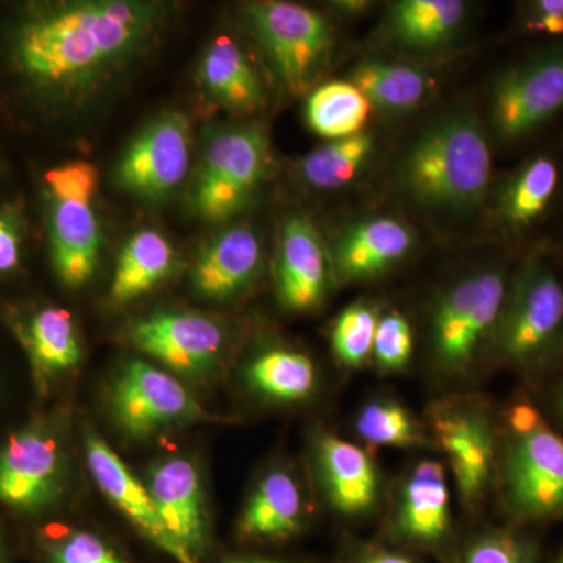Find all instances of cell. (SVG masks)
I'll list each match as a JSON object with an SVG mask.
<instances>
[{"instance_id":"5b68a950","label":"cell","mask_w":563,"mask_h":563,"mask_svg":"<svg viewBox=\"0 0 563 563\" xmlns=\"http://www.w3.org/2000/svg\"><path fill=\"white\" fill-rule=\"evenodd\" d=\"M518 258L484 263L437 292L429 309L428 358L440 383H462L488 366Z\"/></svg>"},{"instance_id":"f35d334b","label":"cell","mask_w":563,"mask_h":563,"mask_svg":"<svg viewBox=\"0 0 563 563\" xmlns=\"http://www.w3.org/2000/svg\"><path fill=\"white\" fill-rule=\"evenodd\" d=\"M525 390L531 395L533 402L555 431L563 435V362L540 383Z\"/></svg>"},{"instance_id":"8fae6325","label":"cell","mask_w":563,"mask_h":563,"mask_svg":"<svg viewBox=\"0 0 563 563\" xmlns=\"http://www.w3.org/2000/svg\"><path fill=\"white\" fill-rule=\"evenodd\" d=\"M109 406L118 428L135 440L206 418L201 404L176 376L143 361L121 369L111 385Z\"/></svg>"},{"instance_id":"9a60e30c","label":"cell","mask_w":563,"mask_h":563,"mask_svg":"<svg viewBox=\"0 0 563 563\" xmlns=\"http://www.w3.org/2000/svg\"><path fill=\"white\" fill-rule=\"evenodd\" d=\"M335 282L331 252L320 232L303 214H292L280 231L276 263V290L290 312H312Z\"/></svg>"},{"instance_id":"d590c367","label":"cell","mask_w":563,"mask_h":563,"mask_svg":"<svg viewBox=\"0 0 563 563\" xmlns=\"http://www.w3.org/2000/svg\"><path fill=\"white\" fill-rule=\"evenodd\" d=\"M517 32L543 41L563 40V0H528L518 7Z\"/></svg>"},{"instance_id":"ffe728a7","label":"cell","mask_w":563,"mask_h":563,"mask_svg":"<svg viewBox=\"0 0 563 563\" xmlns=\"http://www.w3.org/2000/svg\"><path fill=\"white\" fill-rule=\"evenodd\" d=\"M417 244L415 231L393 217H373L344 229L331 251L335 282L379 277L401 263Z\"/></svg>"},{"instance_id":"d4e9b609","label":"cell","mask_w":563,"mask_h":563,"mask_svg":"<svg viewBox=\"0 0 563 563\" xmlns=\"http://www.w3.org/2000/svg\"><path fill=\"white\" fill-rule=\"evenodd\" d=\"M306 517L303 493L290 472L274 468L255 484L239 521L247 540H285L301 531Z\"/></svg>"},{"instance_id":"d6a6232c","label":"cell","mask_w":563,"mask_h":563,"mask_svg":"<svg viewBox=\"0 0 563 563\" xmlns=\"http://www.w3.org/2000/svg\"><path fill=\"white\" fill-rule=\"evenodd\" d=\"M379 318V310L368 301L351 303L336 317L331 346L333 357L343 368L358 369L372 361Z\"/></svg>"},{"instance_id":"7bdbcfd3","label":"cell","mask_w":563,"mask_h":563,"mask_svg":"<svg viewBox=\"0 0 563 563\" xmlns=\"http://www.w3.org/2000/svg\"><path fill=\"white\" fill-rule=\"evenodd\" d=\"M547 247H548V250L551 251V254H553L554 257L558 258V262L561 263L562 268H563V244H562V246H558V247H550L547 244Z\"/></svg>"},{"instance_id":"836d02e7","label":"cell","mask_w":563,"mask_h":563,"mask_svg":"<svg viewBox=\"0 0 563 563\" xmlns=\"http://www.w3.org/2000/svg\"><path fill=\"white\" fill-rule=\"evenodd\" d=\"M463 563H542V550L531 529L504 525L481 532Z\"/></svg>"},{"instance_id":"8d00e7d4","label":"cell","mask_w":563,"mask_h":563,"mask_svg":"<svg viewBox=\"0 0 563 563\" xmlns=\"http://www.w3.org/2000/svg\"><path fill=\"white\" fill-rule=\"evenodd\" d=\"M52 563H128L90 532H70L51 547Z\"/></svg>"},{"instance_id":"ee69618b","label":"cell","mask_w":563,"mask_h":563,"mask_svg":"<svg viewBox=\"0 0 563 563\" xmlns=\"http://www.w3.org/2000/svg\"><path fill=\"white\" fill-rule=\"evenodd\" d=\"M228 563H279V562L263 561V559H251V561H235V562H228Z\"/></svg>"},{"instance_id":"603a6c76","label":"cell","mask_w":563,"mask_h":563,"mask_svg":"<svg viewBox=\"0 0 563 563\" xmlns=\"http://www.w3.org/2000/svg\"><path fill=\"white\" fill-rule=\"evenodd\" d=\"M466 20L461 0H398L387 9L380 36L393 49L437 54L459 38Z\"/></svg>"},{"instance_id":"7402d4cb","label":"cell","mask_w":563,"mask_h":563,"mask_svg":"<svg viewBox=\"0 0 563 563\" xmlns=\"http://www.w3.org/2000/svg\"><path fill=\"white\" fill-rule=\"evenodd\" d=\"M51 244L63 284L79 288L90 282L101 254V225L92 196H51Z\"/></svg>"},{"instance_id":"7a4b0ae2","label":"cell","mask_w":563,"mask_h":563,"mask_svg":"<svg viewBox=\"0 0 563 563\" xmlns=\"http://www.w3.org/2000/svg\"><path fill=\"white\" fill-rule=\"evenodd\" d=\"M493 492L506 525L532 529L563 521V435L525 388L499 410Z\"/></svg>"},{"instance_id":"ab89813d","label":"cell","mask_w":563,"mask_h":563,"mask_svg":"<svg viewBox=\"0 0 563 563\" xmlns=\"http://www.w3.org/2000/svg\"><path fill=\"white\" fill-rule=\"evenodd\" d=\"M20 231L13 214L0 210V273H10L20 263Z\"/></svg>"},{"instance_id":"f546056e","label":"cell","mask_w":563,"mask_h":563,"mask_svg":"<svg viewBox=\"0 0 563 563\" xmlns=\"http://www.w3.org/2000/svg\"><path fill=\"white\" fill-rule=\"evenodd\" d=\"M372 103L350 80H333L310 92L306 121L317 135L342 140L365 131Z\"/></svg>"},{"instance_id":"ba28073f","label":"cell","mask_w":563,"mask_h":563,"mask_svg":"<svg viewBox=\"0 0 563 563\" xmlns=\"http://www.w3.org/2000/svg\"><path fill=\"white\" fill-rule=\"evenodd\" d=\"M272 147L261 125L247 124L214 132L207 141L192 187L196 213L222 221L240 213L272 169Z\"/></svg>"},{"instance_id":"d6986e66","label":"cell","mask_w":563,"mask_h":563,"mask_svg":"<svg viewBox=\"0 0 563 563\" xmlns=\"http://www.w3.org/2000/svg\"><path fill=\"white\" fill-rule=\"evenodd\" d=\"M85 457L90 468L92 479L107 499L146 539L157 544L166 554L172 555L179 563H198L174 542L173 537L166 531L161 515L155 509L150 490L146 485L133 476L129 466L121 461L120 455L111 450L109 443L96 433H85Z\"/></svg>"},{"instance_id":"83f0119b","label":"cell","mask_w":563,"mask_h":563,"mask_svg":"<svg viewBox=\"0 0 563 563\" xmlns=\"http://www.w3.org/2000/svg\"><path fill=\"white\" fill-rule=\"evenodd\" d=\"M244 379L255 395L279 404L307 401L318 388L312 358L285 346L266 347L255 354L244 368Z\"/></svg>"},{"instance_id":"7c38bea8","label":"cell","mask_w":563,"mask_h":563,"mask_svg":"<svg viewBox=\"0 0 563 563\" xmlns=\"http://www.w3.org/2000/svg\"><path fill=\"white\" fill-rule=\"evenodd\" d=\"M190 155V121L179 111H166L129 144L118 163L117 179L125 191L158 201L180 187Z\"/></svg>"},{"instance_id":"4fadbf2b","label":"cell","mask_w":563,"mask_h":563,"mask_svg":"<svg viewBox=\"0 0 563 563\" xmlns=\"http://www.w3.org/2000/svg\"><path fill=\"white\" fill-rule=\"evenodd\" d=\"M136 350L190 379L214 372L225 347V332L213 318L192 312H158L129 331Z\"/></svg>"},{"instance_id":"4316f807","label":"cell","mask_w":563,"mask_h":563,"mask_svg":"<svg viewBox=\"0 0 563 563\" xmlns=\"http://www.w3.org/2000/svg\"><path fill=\"white\" fill-rule=\"evenodd\" d=\"M176 266V251L161 232L152 229L136 232L118 258L111 280V299L117 303L135 301L169 279Z\"/></svg>"},{"instance_id":"f6af8a7d","label":"cell","mask_w":563,"mask_h":563,"mask_svg":"<svg viewBox=\"0 0 563 563\" xmlns=\"http://www.w3.org/2000/svg\"><path fill=\"white\" fill-rule=\"evenodd\" d=\"M551 563H563V550L561 551V554H559L558 558H555Z\"/></svg>"},{"instance_id":"30bf717a","label":"cell","mask_w":563,"mask_h":563,"mask_svg":"<svg viewBox=\"0 0 563 563\" xmlns=\"http://www.w3.org/2000/svg\"><path fill=\"white\" fill-rule=\"evenodd\" d=\"M492 218L521 254L540 244L536 235L563 201V150L543 146L528 155L490 192Z\"/></svg>"},{"instance_id":"74e56055","label":"cell","mask_w":563,"mask_h":563,"mask_svg":"<svg viewBox=\"0 0 563 563\" xmlns=\"http://www.w3.org/2000/svg\"><path fill=\"white\" fill-rule=\"evenodd\" d=\"M51 196H92L98 191V168L88 162H70L44 176Z\"/></svg>"},{"instance_id":"2e32d148","label":"cell","mask_w":563,"mask_h":563,"mask_svg":"<svg viewBox=\"0 0 563 563\" xmlns=\"http://www.w3.org/2000/svg\"><path fill=\"white\" fill-rule=\"evenodd\" d=\"M390 531L401 542L442 547L451 536V492L442 462L424 459L404 474L391 510Z\"/></svg>"},{"instance_id":"6da1fadb","label":"cell","mask_w":563,"mask_h":563,"mask_svg":"<svg viewBox=\"0 0 563 563\" xmlns=\"http://www.w3.org/2000/svg\"><path fill=\"white\" fill-rule=\"evenodd\" d=\"M168 9L144 0H80L44 7L21 25L14 55L43 90L88 103L150 52Z\"/></svg>"},{"instance_id":"277c9868","label":"cell","mask_w":563,"mask_h":563,"mask_svg":"<svg viewBox=\"0 0 563 563\" xmlns=\"http://www.w3.org/2000/svg\"><path fill=\"white\" fill-rule=\"evenodd\" d=\"M398 181L424 210L468 213L484 206L493 181L487 128L466 111L433 121L404 155Z\"/></svg>"},{"instance_id":"cb8c5ba5","label":"cell","mask_w":563,"mask_h":563,"mask_svg":"<svg viewBox=\"0 0 563 563\" xmlns=\"http://www.w3.org/2000/svg\"><path fill=\"white\" fill-rule=\"evenodd\" d=\"M199 85L210 101L235 114H252L265 107L266 92L246 52L231 36L210 44L199 66Z\"/></svg>"},{"instance_id":"1f68e13d","label":"cell","mask_w":563,"mask_h":563,"mask_svg":"<svg viewBox=\"0 0 563 563\" xmlns=\"http://www.w3.org/2000/svg\"><path fill=\"white\" fill-rule=\"evenodd\" d=\"M354 426L357 435L369 446L413 450L431 443L428 431L398 399H372L358 410Z\"/></svg>"},{"instance_id":"60d3db41","label":"cell","mask_w":563,"mask_h":563,"mask_svg":"<svg viewBox=\"0 0 563 563\" xmlns=\"http://www.w3.org/2000/svg\"><path fill=\"white\" fill-rule=\"evenodd\" d=\"M354 563H415L401 553L388 550H368L358 555Z\"/></svg>"},{"instance_id":"9c48e42d","label":"cell","mask_w":563,"mask_h":563,"mask_svg":"<svg viewBox=\"0 0 563 563\" xmlns=\"http://www.w3.org/2000/svg\"><path fill=\"white\" fill-rule=\"evenodd\" d=\"M429 433L450 462L463 506L476 509L495 490L499 412L484 399H443L429 409Z\"/></svg>"},{"instance_id":"484cf974","label":"cell","mask_w":563,"mask_h":563,"mask_svg":"<svg viewBox=\"0 0 563 563\" xmlns=\"http://www.w3.org/2000/svg\"><path fill=\"white\" fill-rule=\"evenodd\" d=\"M350 81L385 113L402 114L420 109L431 98L435 79L412 63L366 58L351 70Z\"/></svg>"},{"instance_id":"f1b7e54d","label":"cell","mask_w":563,"mask_h":563,"mask_svg":"<svg viewBox=\"0 0 563 563\" xmlns=\"http://www.w3.org/2000/svg\"><path fill=\"white\" fill-rule=\"evenodd\" d=\"M24 342L33 368L43 377L76 368L81 361V346L69 312L60 307H46L29 322Z\"/></svg>"},{"instance_id":"3957f363","label":"cell","mask_w":563,"mask_h":563,"mask_svg":"<svg viewBox=\"0 0 563 563\" xmlns=\"http://www.w3.org/2000/svg\"><path fill=\"white\" fill-rule=\"evenodd\" d=\"M562 362L563 268L543 242L518 258L488 366L531 388Z\"/></svg>"},{"instance_id":"52a82bcc","label":"cell","mask_w":563,"mask_h":563,"mask_svg":"<svg viewBox=\"0 0 563 563\" xmlns=\"http://www.w3.org/2000/svg\"><path fill=\"white\" fill-rule=\"evenodd\" d=\"M244 16L284 90L309 91L331 60L335 41L329 21L309 7L279 0L247 3Z\"/></svg>"},{"instance_id":"5bb4252c","label":"cell","mask_w":563,"mask_h":563,"mask_svg":"<svg viewBox=\"0 0 563 563\" xmlns=\"http://www.w3.org/2000/svg\"><path fill=\"white\" fill-rule=\"evenodd\" d=\"M60 444L40 428L10 437L0 451V503L14 509H44L62 490Z\"/></svg>"},{"instance_id":"e0dca14e","label":"cell","mask_w":563,"mask_h":563,"mask_svg":"<svg viewBox=\"0 0 563 563\" xmlns=\"http://www.w3.org/2000/svg\"><path fill=\"white\" fill-rule=\"evenodd\" d=\"M318 479L329 506L346 518H365L383 499V474L365 448L332 433L314 443Z\"/></svg>"},{"instance_id":"e575fe53","label":"cell","mask_w":563,"mask_h":563,"mask_svg":"<svg viewBox=\"0 0 563 563\" xmlns=\"http://www.w3.org/2000/svg\"><path fill=\"white\" fill-rule=\"evenodd\" d=\"M415 333L406 314L398 310L380 313L372 361L385 374L406 372L412 361Z\"/></svg>"},{"instance_id":"b9f144b4","label":"cell","mask_w":563,"mask_h":563,"mask_svg":"<svg viewBox=\"0 0 563 563\" xmlns=\"http://www.w3.org/2000/svg\"><path fill=\"white\" fill-rule=\"evenodd\" d=\"M332 5H335V9L342 13L362 14L372 9L374 3L366 2V0H340V2H333Z\"/></svg>"},{"instance_id":"ac0fdd59","label":"cell","mask_w":563,"mask_h":563,"mask_svg":"<svg viewBox=\"0 0 563 563\" xmlns=\"http://www.w3.org/2000/svg\"><path fill=\"white\" fill-rule=\"evenodd\" d=\"M166 531L192 561L206 551L209 518L198 466L187 457H172L152 466L146 484Z\"/></svg>"},{"instance_id":"44dd1931","label":"cell","mask_w":563,"mask_h":563,"mask_svg":"<svg viewBox=\"0 0 563 563\" xmlns=\"http://www.w3.org/2000/svg\"><path fill=\"white\" fill-rule=\"evenodd\" d=\"M263 265L258 233L246 224L225 229L207 244L191 269L196 295L211 301H229L250 290Z\"/></svg>"},{"instance_id":"4dcf8cb0","label":"cell","mask_w":563,"mask_h":563,"mask_svg":"<svg viewBox=\"0 0 563 563\" xmlns=\"http://www.w3.org/2000/svg\"><path fill=\"white\" fill-rule=\"evenodd\" d=\"M376 140L363 131L347 139L329 141L299 163V176L314 190L332 191L347 187L372 161Z\"/></svg>"},{"instance_id":"8992f818","label":"cell","mask_w":563,"mask_h":563,"mask_svg":"<svg viewBox=\"0 0 563 563\" xmlns=\"http://www.w3.org/2000/svg\"><path fill=\"white\" fill-rule=\"evenodd\" d=\"M563 117V40L542 41L496 74L487 131L503 147L525 146Z\"/></svg>"}]
</instances>
